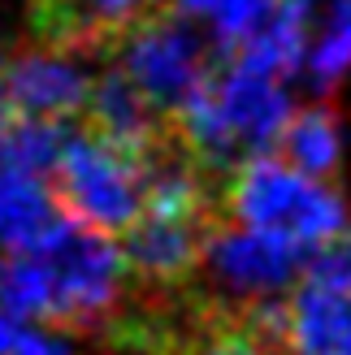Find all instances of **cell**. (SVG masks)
<instances>
[{"instance_id": "6da1fadb", "label": "cell", "mask_w": 351, "mask_h": 355, "mask_svg": "<svg viewBox=\"0 0 351 355\" xmlns=\"http://www.w3.org/2000/svg\"><path fill=\"white\" fill-rule=\"evenodd\" d=\"M31 256L40 260L52 286V329L61 325L69 334H92L121 316L130 269L121 247L104 239V230L61 212L48 234L31 247Z\"/></svg>"}, {"instance_id": "7a4b0ae2", "label": "cell", "mask_w": 351, "mask_h": 355, "mask_svg": "<svg viewBox=\"0 0 351 355\" xmlns=\"http://www.w3.org/2000/svg\"><path fill=\"white\" fill-rule=\"evenodd\" d=\"M217 208L239 225L269 230L300 247H321L347 225V200L334 187L260 152L217 187Z\"/></svg>"}, {"instance_id": "3957f363", "label": "cell", "mask_w": 351, "mask_h": 355, "mask_svg": "<svg viewBox=\"0 0 351 355\" xmlns=\"http://www.w3.org/2000/svg\"><path fill=\"white\" fill-rule=\"evenodd\" d=\"M144 178L148 169L135 156L100 144L96 135H83L69 139L61 169L52 173V191L69 217L104 234H126L144 217Z\"/></svg>"}, {"instance_id": "277c9868", "label": "cell", "mask_w": 351, "mask_h": 355, "mask_svg": "<svg viewBox=\"0 0 351 355\" xmlns=\"http://www.w3.org/2000/svg\"><path fill=\"white\" fill-rule=\"evenodd\" d=\"M117 61H121V74L165 113L178 109L191 96V87L213 69L204 44L196 40V31H191L187 17L169 5L148 13L144 22L117 44Z\"/></svg>"}, {"instance_id": "5b68a950", "label": "cell", "mask_w": 351, "mask_h": 355, "mask_svg": "<svg viewBox=\"0 0 351 355\" xmlns=\"http://www.w3.org/2000/svg\"><path fill=\"white\" fill-rule=\"evenodd\" d=\"M204 269L213 273V282L230 299H265L291 286V277L308 269V260H304V247L282 234L221 221L208 239Z\"/></svg>"}, {"instance_id": "8992f818", "label": "cell", "mask_w": 351, "mask_h": 355, "mask_svg": "<svg viewBox=\"0 0 351 355\" xmlns=\"http://www.w3.org/2000/svg\"><path fill=\"white\" fill-rule=\"evenodd\" d=\"M83 117H87V135H96L100 144L135 156L144 169L156 161V156H165L169 148H178L173 117L165 109H156L121 69L104 74L92 87V100H87Z\"/></svg>"}, {"instance_id": "52a82bcc", "label": "cell", "mask_w": 351, "mask_h": 355, "mask_svg": "<svg viewBox=\"0 0 351 355\" xmlns=\"http://www.w3.org/2000/svg\"><path fill=\"white\" fill-rule=\"evenodd\" d=\"M221 225V217H139L121 234V256H126L130 277H139L152 291L182 286L204 269L208 239Z\"/></svg>"}, {"instance_id": "ba28073f", "label": "cell", "mask_w": 351, "mask_h": 355, "mask_svg": "<svg viewBox=\"0 0 351 355\" xmlns=\"http://www.w3.org/2000/svg\"><path fill=\"white\" fill-rule=\"evenodd\" d=\"M169 0H31V31L57 52H109Z\"/></svg>"}, {"instance_id": "9c48e42d", "label": "cell", "mask_w": 351, "mask_h": 355, "mask_svg": "<svg viewBox=\"0 0 351 355\" xmlns=\"http://www.w3.org/2000/svg\"><path fill=\"white\" fill-rule=\"evenodd\" d=\"M92 78L83 74V65L74 52H57V48H40V52H22L5 65V100L9 113H26V117H52L65 121L87 109L92 100Z\"/></svg>"}, {"instance_id": "30bf717a", "label": "cell", "mask_w": 351, "mask_h": 355, "mask_svg": "<svg viewBox=\"0 0 351 355\" xmlns=\"http://www.w3.org/2000/svg\"><path fill=\"white\" fill-rule=\"evenodd\" d=\"M217 92L225 104V117H230V126L239 130L248 152L277 144L286 121L295 117L282 83L269 78V74H252V69L230 65V61H217Z\"/></svg>"}, {"instance_id": "8fae6325", "label": "cell", "mask_w": 351, "mask_h": 355, "mask_svg": "<svg viewBox=\"0 0 351 355\" xmlns=\"http://www.w3.org/2000/svg\"><path fill=\"white\" fill-rule=\"evenodd\" d=\"M291 355H351V295L329 286H300L291 295Z\"/></svg>"}, {"instance_id": "7c38bea8", "label": "cell", "mask_w": 351, "mask_h": 355, "mask_svg": "<svg viewBox=\"0 0 351 355\" xmlns=\"http://www.w3.org/2000/svg\"><path fill=\"white\" fill-rule=\"evenodd\" d=\"M61 212L65 208L57 200V191H52L44 178L0 165V247L31 252Z\"/></svg>"}, {"instance_id": "4fadbf2b", "label": "cell", "mask_w": 351, "mask_h": 355, "mask_svg": "<svg viewBox=\"0 0 351 355\" xmlns=\"http://www.w3.org/2000/svg\"><path fill=\"white\" fill-rule=\"evenodd\" d=\"M308 17L312 13H304L295 0H282L277 13L230 57V65H243L252 74H269V78L295 74L308 52Z\"/></svg>"}, {"instance_id": "5bb4252c", "label": "cell", "mask_w": 351, "mask_h": 355, "mask_svg": "<svg viewBox=\"0 0 351 355\" xmlns=\"http://www.w3.org/2000/svg\"><path fill=\"white\" fill-rule=\"evenodd\" d=\"M282 156L312 178H329L343 161V117L329 100L300 109L282 130Z\"/></svg>"}, {"instance_id": "9a60e30c", "label": "cell", "mask_w": 351, "mask_h": 355, "mask_svg": "<svg viewBox=\"0 0 351 355\" xmlns=\"http://www.w3.org/2000/svg\"><path fill=\"white\" fill-rule=\"evenodd\" d=\"M69 148L65 126L52 117H26V113H9L0 121V165L5 169H22L35 178H52L61 169V156Z\"/></svg>"}, {"instance_id": "2e32d148", "label": "cell", "mask_w": 351, "mask_h": 355, "mask_svg": "<svg viewBox=\"0 0 351 355\" xmlns=\"http://www.w3.org/2000/svg\"><path fill=\"white\" fill-rule=\"evenodd\" d=\"M308 69H312V83L329 92L339 87L347 74H351V0H334L325 13V31L317 48L308 57Z\"/></svg>"}, {"instance_id": "e0dca14e", "label": "cell", "mask_w": 351, "mask_h": 355, "mask_svg": "<svg viewBox=\"0 0 351 355\" xmlns=\"http://www.w3.org/2000/svg\"><path fill=\"white\" fill-rule=\"evenodd\" d=\"M308 282L312 286H329V291H343L351 295V221L339 230L334 239H325L317 252L308 256Z\"/></svg>"}, {"instance_id": "ac0fdd59", "label": "cell", "mask_w": 351, "mask_h": 355, "mask_svg": "<svg viewBox=\"0 0 351 355\" xmlns=\"http://www.w3.org/2000/svg\"><path fill=\"white\" fill-rule=\"evenodd\" d=\"M9 355H74L69 351L65 338H57V334H48V329H31L22 325V334H17V343Z\"/></svg>"}, {"instance_id": "d6986e66", "label": "cell", "mask_w": 351, "mask_h": 355, "mask_svg": "<svg viewBox=\"0 0 351 355\" xmlns=\"http://www.w3.org/2000/svg\"><path fill=\"white\" fill-rule=\"evenodd\" d=\"M225 0H169V9H178L182 17H213Z\"/></svg>"}, {"instance_id": "ffe728a7", "label": "cell", "mask_w": 351, "mask_h": 355, "mask_svg": "<svg viewBox=\"0 0 351 355\" xmlns=\"http://www.w3.org/2000/svg\"><path fill=\"white\" fill-rule=\"evenodd\" d=\"M17 334H22V325H17L9 312H0V355H9V351H13Z\"/></svg>"}, {"instance_id": "44dd1931", "label": "cell", "mask_w": 351, "mask_h": 355, "mask_svg": "<svg viewBox=\"0 0 351 355\" xmlns=\"http://www.w3.org/2000/svg\"><path fill=\"white\" fill-rule=\"evenodd\" d=\"M9 117V100H5V61H0V121Z\"/></svg>"}, {"instance_id": "7402d4cb", "label": "cell", "mask_w": 351, "mask_h": 355, "mask_svg": "<svg viewBox=\"0 0 351 355\" xmlns=\"http://www.w3.org/2000/svg\"><path fill=\"white\" fill-rule=\"evenodd\" d=\"M5 264H9V260H0V291H5Z\"/></svg>"}, {"instance_id": "603a6c76", "label": "cell", "mask_w": 351, "mask_h": 355, "mask_svg": "<svg viewBox=\"0 0 351 355\" xmlns=\"http://www.w3.org/2000/svg\"><path fill=\"white\" fill-rule=\"evenodd\" d=\"M269 355H291V351H269Z\"/></svg>"}]
</instances>
